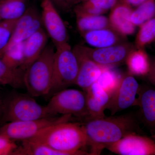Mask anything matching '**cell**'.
Listing matches in <instances>:
<instances>
[{
	"instance_id": "6da1fadb",
	"label": "cell",
	"mask_w": 155,
	"mask_h": 155,
	"mask_svg": "<svg viewBox=\"0 0 155 155\" xmlns=\"http://www.w3.org/2000/svg\"><path fill=\"white\" fill-rule=\"evenodd\" d=\"M83 126L90 155H100L103 150L130 133L140 130L137 119L132 114L88 119Z\"/></svg>"
},
{
	"instance_id": "7a4b0ae2",
	"label": "cell",
	"mask_w": 155,
	"mask_h": 155,
	"mask_svg": "<svg viewBox=\"0 0 155 155\" xmlns=\"http://www.w3.org/2000/svg\"><path fill=\"white\" fill-rule=\"evenodd\" d=\"M28 140L45 144L64 155H90L81 150L87 146V138L83 125L78 123L52 125Z\"/></svg>"
},
{
	"instance_id": "3957f363",
	"label": "cell",
	"mask_w": 155,
	"mask_h": 155,
	"mask_svg": "<svg viewBox=\"0 0 155 155\" xmlns=\"http://www.w3.org/2000/svg\"><path fill=\"white\" fill-rule=\"evenodd\" d=\"M54 47L47 46L24 73V87L31 96L48 95L53 81Z\"/></svg>"
},
{
	"instance_id": "277c9868",
	"label": "cell",
	"mask_w": 155,
	"mask_h": 155,
	"mask_svg": "<svg viewBox=\"0 0 155 155\" xmlns=\"http://www.w3.org/2000/svg\"><path fill=\"white\" fill-rule=\"evenodd\" d=\"M56 49L53 62L52 83L48 95L50 96L75 84L78 71L77 57L68 42Z\"/></svg>"
},
{
	"instance_id": "5b68a950",
	"label": "cell",
	"mask_w": 155,
	"mask_h": 155,
	"mask_svg": "<svg viewBox=\"0 0 155 155\" xmlns=\"http://www.w3.org/2000/svg\"><path fill=\"white\" fill-rule=\"evenodd\" d=\"M31 95H11L4 100L2 122L35 120L53 116L46 106L39 104Z\"/></svg>"
},
{
	"instance_id": "8992f818",
	"label": "cell",
	"mask_w": 155,
	"mask_h": 155,
	"mask_svg": "<svg viewBox=\"0 0 155 155\" xmlns=\"http://www.w3.org/2000/svg\"><path fill=\"white\" fill-rule=\"evenodd\" d=\"M72 116L61 115L25 121L6 123L0 128V134L12 140H27L33 138L47 127L61 123L70 122Z\"/></svg>"
},
{
	"instance_id": "52a82bcc",
	"label": "cell",
	"mask_w": 155,
	"mask_h": 155,
	"mask_svg": "<svg viewBox=\"0 0 155 155\" xmlns=\"http://www.w3.org/2000/svg\"><path fill=\"white\" fill-rule=\"evenodd\" d=\"M53 116L70 115L88 117L86 94L73 89H64L51 96L46 106Z\"/></svg>"
},
{
	"instance_id": "ba28073f",
	"label": "cell",
	"mask_w": 155,
	"mask_h": 155,
	"mask_svg": "<svg viewBox=\"0 0 155 155\" xmlns=\"http://www.w3.org/2000/svg\"><path fill=\"white\" fill-rule=\"evenodd\" d=\"M74 48L98 65L114 67L125 63L127 56L136 48L135 45L125 42L106 48H94L77 45Z\"/></svg>"
},
{
	"instance_id": "9c48e42d",
	"label": "cell",
	"mask_w": 155,
	"mask_h": 155,
	"mask_svg": "<svg viewBox=\"0 0 155 155\" xmlns=\"http://www.w3.org/2000/svg\"><path fill=\"white\" fill-rule=\"evenodd\" d=\"M139 87L133 75L128 72L122 76L119 86L111 96L106 109L110 112L111 116L133 105H136V95Z\"/></svg>"
},
{
	"instance_id": "30bf717a",
	"label": "cell",
	"mask_w": 155,
	"mask_h": 155,
	"mask_svg": "<svg viewBox=\"0 0 155 155\" xmlns=\"http://www.w3.org/2000/svg\"><path fill=\"white\" fill-rule=\"evenodd\" d=\"M106 148L120 155H155V141L136 132L125 136Z\"/></svg>"
},
{
	"instance_id": "8fae6325",
	"label": "cell",
	"mask_w": 155,
	"mask_h": 155,
	"mask_svg": "<svg viewBox=\"0 0 155 155\" xmlns=\"http://www.w3.org/2000/svg\"><path fill=\"white\" fill-rule=\"evenodd\" d=\"M42 22L55 47L68 43V35L64 21L51 0H42Z\"/></svg>"
},
{
	"instance_id": "7c38bea8",
	"label": "cell",
	"mask_w": 155,
	"mask_h": 155,
	"mask_svg": "<svg viewBox=\"0 0 155 155\" xmlns=\"http://www.w3.org/2000/svg\"><path fill=\"white\" fill-rule=\"evenodd\" d=\"M42 25L41 15L39 14L36 9L28 8L24 14L17 20L6 49L24 42L33 34L42 28Z\"/></svg>"
},
{
	"instance_id": "4fadbf2b",
	"label": "cell",
	"mask_w": 155,
	"mask_h": 155,
	"mask_svg": "<svg viewBox=\"0 0 155 155\" xmlns=\"http://www.w3.org/2000/svg\"><path fill=\"white\" fill-rule=\"evenodd\" d=\"M136 105L140 107V120L150 130L155 134V89L147 86H140Z\"/></svg>"
},
{
	"instance_id": "5bb4252c",
	"label": "cell",
	"mask_w": 155,
	"mask_h": 155,
	"mask_svg": "<svg viewBox=\"0 0 155 155\" xmlns=\"http://www.w3.org/2000/svg\"><path fill=\"white\" fill-rule=\"evenodd\" d=\"M72 50L76 55L78 63V73L75 84L86 91L97 82L103 70L107 67L97 64L74 48Z\"/></svg>"
},
{
	"instance_id": "9a60e30c",
	"label": "cell",
	"mask_w": 155,
	"mask_h": 155,
	"mask_svg": "<svg viewBox=\"0 0 155 155\" xmlns=\"http://www.w3.org/2000/svg\"><path fill=\"white\" fill-rule=\"evenodd\" d=\"M87 108L89 119L105 117L107 109L110 96L97 82L86 91Z\"/></svg>"
},
{
	"instance_id": "2e32d148",
	"label": "cell",
	"mask_w": 155,
	"mask_h": 155,
	"mask_svg": "<svg viewBox=\"0 0 155 155\" xmlns=\"http://www.w3.org/2000/svg\"><path fill=\"white\" fill-rule=\"evenodd\" d=\"M111 10L109 18L111 28L125 36L133 34L136 26L130 21L131 7L119 2Z\"/></svg>"
},
{
	"instance_id": "e0dca14e",
	"label": "cell",
	"mask_w": 155,
	"mask_h": 155,
	"mask_svg": "<svg viewBox=\"0 0 155 155\" xmlns=\"http://www.w3.org/2000/svg\"><path fill=\"white\" fill-rule=\"evenodd\" d=\"M85 42L94 48H103L126 42V36L113 28H105L81 34Z\"/></svg>"
},
{
	"instance_id": "ac0fdd59",
	"label": "cell",
	"mask_w": 155,
	"mask_h": 155,
	"mask_svg": "<svg viewBox=\"0 0 155 155\" xmlns=\"http://www.w3.org/2000/svg\"><path fill=\"white\" fill-rule=\"evenodd\" d=\"M48 35L42 28L33 34L23 42V63L21 69L25 72L40 55L46 46Z\"/></svg>"
},
{
	"instance_id": "d6986e66",
	"label": "cell",
	"mask_w": 155,
	"mask_h": 155,
	"mask_svg": "<svg viewBox=\"0 0 155 155\" xmlns=\"http://www.w3.org/2000/svg\"><path fill=\"white\" fill-rule=\"evenodd\" d=\"M125 63L128 73L133 76H147L150 68V60L144 48H135L127 56Z\"/></svg>"
},
{
	"instance_id": "ffe728a7",
	"label": "cell",
	"mask_w": 155,
	"mask_h": 155,
	"mask_svg": "<svg viewBox=\"0 0 155 155\" xmlns=\"http://www.w3.org/2000/svg\"><path fill=\"white\" fill-rule=\"evenodd\" d=\"M78 28L81 34L91 31L111 28L109 18L103 15H90L75 10Z\"/></svg>"
},
{
	"instance_id": "44dd1931",
	"label": "cell",
	"mask_w": 155,
	"mask_h": 155,
	"mask_svg": "<svg viewBox=\"0 0 155 155\" xmlns=\"http://www.w3.org/2000/svg\"><path fill=\"white\" fill-rule=\"evenodd\" d=\"M24 73L20 68L11 67L0 58V84L14 88H22L24 87Z\"/></svg>"
},
{
	"instance_id": "7402d4cb",
	"label": "cell",
	"mask_w": 155,
	"mask_h": 155,
	"mask_svg": "<svg viewBox=\"0 0 155 155\" xmlns=\"http://www.w3.org/2000/svg\"><path fill=\"white\" fill-rule=\"evenodd\" d=\"M25 0H2L0 2L1 20H17L26 10Z\"/></svg>"
},
{
	"instance_id": "603a6c76",
	"label": "cell",
	"mask_w": 155,
	"mask_h": 155,
	"mask_svg": "<svg viewBox=\"0 0 155 155\" xmlns=\"http://www.w3.org/2000/svg\"><path fill=\"white\" fill-rule=\"evenodd\" d=\"M21 146L18 147L14 155H64L63 153L53 149L43 143L31 140L22 141Z\"/></svg>"
},
{
	"instance_id": "cb8c5ba5",
	"label": "cell",
	"mask_w": 155,
	"mask_h": 155,
	"mask_svg": "<svg viewBox=\"0 0 155 155\" xmlns=\"http://www.w3.org/2000/svg\"><path fill=\"white\" fill-rule=\"evenodd\" d=\"M119 2V0H86L77 5L76 8L90 15H103Z\"/></svg>"
},
{
	"instance_id": "d4e9b609",
	"label": "cell",
	"mask_w": 155,
	"mask_h": 155,
	"mask_svg": "<svg viewBox=\"0 0 155 155\" xmlns=\"http://www.w3.org/2000/svg\"><path fill=\"white\" fill-rule=\"evenodd\" d=\"M155 15V0H147L133 10L130 21L135 26H140Z\"/></svg>"
},
{
	"instance_id": "484cf974",
	"label": "cell",
	"mask_w": 155,
	"mask_h": 155,
	"mask_svg": "<svg viewBox=\"0 0 155 155\" xmlns=\"http://www.w3.org/2000/svg\"><path fill=\"white\" fill-rule=\"evenodd\" d=\"M113 68L106 67L97 81L110 96L117 89L122 78V75Z\"/></svg>"
},
{
	"instance_id": "4316f807",
	"label": "cell",
	"mask_w": 155,
	"mask_h": 155,
	"mask_svg": "<svg viewBox=\"0 0 155 155\" xmlns=\"http://www.w3.org/2000/svg\"><path fill=\"white\" fill-rule=\"evenodd\" d=\"M139 27L135 46L136 48H144L155 40V15Z\"/></svg>"
},
{
	"instance_id": "83f0119b",
	"label": "cell",
	"mask_w": 155,
	"mask_h": 155,
	"mask_svg": "<svg viewBox=\"0 0 155 155\" xmlns=\"http://www.w3.org/2000/svg\"><path fill=\"white\" fill-rule=\"evenodd\" d=\"M23 42L7 48L0 58L11 67L21 69L23 60Z\"/></svg>"
},
{
	"instance_id": "f1b7e54d",
	"label": "cell",
	"mask_w": 155,
	"mask_h": 155,
	"mask_svg": "<svg viewBox=\"0 0 155 155\" xmlns=\"http://www.w3.org/2000/svg\"><path fill=\"white\" fill-rule=\"evenodd\" d=\"M17 20L0 21V57L8 45Z\"/></svg>"
},
{
	"instance_id": "f546056e",
	"label": "cell",
	"mask_w": 155,
	"mask_h": 155,
	"mask_svg": "<svg viewBox=\"0 0 155 155\" xmlns=\"http://www.w3.org/2000/svg\"><path fill=\"white\" fill-rule=\"evenodd\" d=\"M18 147L15 141L0 134V155H13Z\"/></svg>"
},
{
	"instance_id": "4dcf8cb0",
	"label": "cell",
	"mask_w": 155,
	"mask_h": 155,
	"mask_svg": "<svg viewBox=\"0 0 155 155\" xmlns=\"http://www.w3.org/2000/svg\"><path fill=\"white\" fill-rule=\"evenodd\" d=\"M147 76L150 83L155 87V60L150 61V68Z\"/></svg>"
},
{
	"instance_id": "1f68e13d",
	"label": "cell",
	"mask_w": 155,
	"mask_h": 155,
	"mask_svg": "<svg viewBox=\"0 0 155 155\" xmlns=\"http://www.w3.org/2000/svg\"><path fill=\"white\" fill-rule=\"evenodd\" d=\"M147 0H119V2L126 4L130 7H137Z\"/></svg>"
},
{
	"instance_id": "d6a6232c",
	"label": "cell",
	"mask_w": 155,
	"mask_h": 155,
	"mask_svg": "<svg viewBox=\"0 0 155 155\" xmlns=\"http://www.w3.org/2000/svg\"><path fill=\"white\" fill-rule=\"evenodd\" d=\"M56 7L61 10H66L69 8L66 0H51Z\"/></svg>"
},
{
	"instance_id": "836d02e7",
	"label": "cell",
	"mask_w": 155,
	"mask_h": 155,
	"mask_svg": "<svg viewBox=\"0 0 155 155\" xmlns=\"http://www.w3.org/2000/svg\"><path fill=\"white\" fill-rule=\"evenodd\" d=\"M86 0H67V5L69 8L74 5H78Z\"/></svg>"
},
{
	"instance_id": "e575fe53",
	"label": "cell",
	"mask_w": 155,
	"mask_h": 155,
	"mask_svg": "<svg viewBox=\"0 0 155 155\" xmlns=\"http://www.w3.org/2000/svg\"><path fill=\"white\" fill-rule=\"evenodd\" d=\"M4 111V100L0 96V123H2Z\"/></svg>"
},
{
	"instance_id": "d590c367",
	"label": "cell",
	"mask_w": 155,
	"mask_h": 155,
	"mask_svg": "<svg viewBox=\"0 0 155 155\" xmlns=\"http://www.w3.org/2000/svg\"><path fill=\"white\" fill-rule=\"evenodd\" d=\"M151 137L155 141V134H153V135H151Z\"/></svg>"
},
{
	"instance_id": "8d00e7d4",
	"label": "cell",
	"mask_w": 155,
	"mask_h": 155,
	"mask_svg": "<svg viewBox=\"0 0 155 155\" xmlns=\"http://www.w3.org/2000/svg\"><path fill=\"white\" fill-rule=\"evenodd\" d=\"M2 0H0V2H2Z\"/></svg>"
},
{
	"instance_id": "74e56055",
	"label": "cell",
	"mask_w": 155,
	"mask_h": 155,
	"mask_svg": "<svg viewBox=\"0 0 155 155\" xmlns=\"http://www.w3.org/2000/svg\"><path fill=\"white\" fill-rule=\"evenodd\" d=\"M2 21V20H1V19H0V21Z\"/></svg>"
},
{
	"instance_id": "f35d334b",
	"label": "cell",
	"mask_w": 155,
	"mask_h": 155,
	"mask_svg": "<svg viewBox=\"0 0 155 155\" xmlns=\"http://www.w3.org/2000/svg\"><path fill=\"white\" fill-rule=\"evenodd\" d=\"M66 1H67V0H66Z\"/></svg>"
}]
</instances>
